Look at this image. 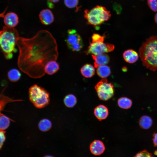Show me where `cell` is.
Listing matches in <instances>:
<instances>
[{"label": "cell", "mask_w": 157, "mask_h": 157, "mask_svg": "<svg viewBox=\"0 0 157 157\" xmlns=\"http://www.w3.org/2000/svg\"><path fill=\"white\" fill-rule=\"evenodd\" d=\"M119 106L121 108L128 109L130 108L132 104V100L126 97H122L119 98L117 101Z\"/></svg>", "instance_id": "obj_19"}, {"label": "cell", "mask_w": 157, "mask_h": 157, "mask_svg": "<svg viewBox=\"0 0 157 157\" xmlns=\"http://www.w3.org/2000/svg\"><path fill=\"white\" fill-rule=\"evenodd\" d=\"M152 118L147 115L142 116L139 120V125L141 128L144 129H149L152 126Z\"/></svg>", "instance_id": "obj_17"}, {"label": "cell", "mask_w": 157, "mask_h": 157, "mask_svg": "<svg viewBox=\"0 0 157 157\" xmlns=\"http://www.w3.org/2000/svg\"><path fill=\"white\" fill-rule=\"evenodd\" d=\"M60 69L58 63L55 60L48 62L44 67L45 73L49 75H53L57 72Z\"/></svg>", "instance_id": "obj_15"}, {"label": "cell", "mask_w": 157, "mask_h": 157, "mask_svg": "<svg viewBox=\"0 0 157 157\" xmlns=\"http://www.w3.org/2000/svg\"><path fill=\"white\" fill-rule=\"evenodd\" d=\"M97 72L99 77L104 78L109 76L111 73L110 69L109 67L106 65L97 67Z\"/></svg>", "instance_id": "obj_18"}, {"label": "cell", "mask_w": 157, "mask_h": 157, "mask_svg": "<svg viewBox=\"0 0 157 157\" xmlns=\"http://www.w3.org/2000/svg\"><path fill=\"white\" fill-rule=\"evenodd\" d=\"M139 51L143 65L151 70H157V36H152L147 40Z\"/></svg>", "instance_id": "obj_2"}, {"label": "cell", "mask_w": 157, "mask_h": 157, "mask_svg": "<svg viewBox=\"0 0 157 157\" xmlns=\"http://www.w3.org/2000/svg\"><path fill=\"white\" fill-rule=\"evenodd\" d=\"M4 22L6 26L14 28L18 23V17L17 15L15 13H8L4 17Z\"/></svg>", "instance_id": "obj_11"}, {"label": "cell", "mask_w": 157, "mask_h": 157, "mask_svg": "<svg viewBox=\"0 0 157 157\" xmlns=\"http://www.w3.org/2000/svg\"><path fill=\"white\" fill-rule=\"evenodd\" d=\"M18 66L30 77L38 78L45 74L44 67L51 60L56 61L58 52L55 38L48 31L42 30L31 38L19 37Z\"/></svg>", "instance_id": "obj_1"}, {"label": "cell", "mask_w": 157, "mask_h": 157, "mask_svg": "<svg viewBox=\"0 0 157 157\" xmlns=\"http://www.w3.org/2000/svg\"><path fill=\"white\" fill-rule=\"evenodd\" d=\"M22 101V100H13L6 97L1 96L0 97V112L3 109L5 105L8 103Z\"/></svg>", "instance_id": "obj_24"}, {"label": "cell", "mask_w": 157, "mask_h": 157, "mask_svg": "<svg viewBox=\"0 0 157 157\" xmlns=\"http://www.w3.org/2000/svg\"><path fill=\"white\" fill-rule=\"evenodd\" d=\"M94 113L97 118L101 121L106 118L108 115V111L106 106L100 105L94 108Z\"/></svg>", "instance_id": "obj_13"}, {"label": "cell", "mask_w": 157, "mask_h": 157, "mask_svg": "<svg viewBox=\"0 0 157 157\" xmlns=\"http://www.w3.org/2000/svg\"><path fill=\"white\" fill-rule=\"evenodd\" d=\"M65 40L69 49L74 45L83 42L81 36L74 29H70L68 30Z\"/></svg>", "instance_id": "obj_8"}, {"label": "cell", "mask_w": 157, "mask_h": 157, "mask_svg": "<svg viewBox=\"0 0 157 157\" xmlns=\"http://www.w3.org/2000/svg\"><path fill=\"white\" fill-rule=\"evenodd\" d=\"M6 132L4 130L0 129V149L2 148L6 140Z\"/></svg>", "instance_id": "obj_29"}, {"label": "cell", "mask_w": 157, "mask_h": 157, "mask_svg": "<svg viewBox=\"0 0 157 157\" xmlns=\"http://www.w3.org/2000/svg\"><path fill=\"white\" fill-rule=\"evenodd\" d=\"M89 148L91 154L95 156L101 155L104 153L106 149L103 142L98 140H94L90 144Z\"/></svg>", "instance_id": "obj_9"}, {"label": "cell", "mask_w": 157, "mask_h": 157, "mask_svg": "<svg viewBox=\"0 0 157 157\" xmlns=\"http://www.w3.org/2000/svg\"><path fill=\"white\" fill-rule=\"evenodd\" d=\"M109 11L102 6L97 5L90 10L84 11V17L88 24L94 26L99 25L110 18Z\"/></svg>", "instance_id": "obj_4"}, {"label": "cell", "mask_w": 157, "mask_h": 157, "mask_svg": "<svg viewBox=\"0 0 157 157\" xmlns=\"http://www.w3.org/2000/svg\"><path fill=\"white\" fill-rule=\"evenodd\" d=\"M48 1L51 3H55L58 2L60 0H47Z\"/></svg>", "instance_id": "obj_31"}, {"label": "cell", "mask_w": 157, "mask_h": 157, "mask_svg": "<svg viewBox=\"0 0 157 157\" xmlns=\"http://www.w3.org/2000/svg\"><path fill=\"white\" fill-rule=\"evenodd\" d=\"M19 33L14 28L4 26L0 31V49L7 59L12 58L13 53L17 50L15 48Z\"/></svg>", "instance_id": "obj_3"}, {"label": "cell", "mask_w": 157, "mask_h": 157, "mask_svg": "<svg viewBox=\"0 0 157 157\" xmlns=\"http://www.w3.org/2000/svg\"><path fill=\"white\" fill-rule=\"evenodd\" d=\"M10 118L1 113L0 114V129L5 130L9 126L10 123Z\"/></svg>", "instance_id": "obj_23"}, {"label": "cell", "mask_w": 157, "mask_h": 157, "mask_svg": "<svg viewBox=\"0 0 157 157\" xmlns=\"http://www.w3.org/2000/svg\"><path fill=\"white\" fill-rule=\"evenodd\" d=\"M98 96L101 100L107 101L114 95L115 90L113 85L104 78L98 82L95 86Z\"/></svg>", "instance_id": "obj_6"}, {"label": "cell", "mask_w": 157, "mask_h": 157, "mask_svg": "<svg viewBox=\"0 0 157 157\" xmlns=\"http://www.w3.org/2000/svg\"><path fill=\"white\" fill-rule=\"evenodd\" d=\"M52 125L51 121L47 119H41L38 123L39 129L43 132H47L49 131L51 128Z\"/></svg>", "instance_id": "obj_20"}, {"label": "cell", "mask_w": 157, "mask_h": 157, "mask_svg": "<svg viewBox=\"0 0 157 157\" xmlns=\"http://www.w3.org/2000/svg\"><path fill=\"white\" fill-rule=\"evenodd\" d=\"M114 46L112 44L102 42H92L88 47L86 53L96 55L113 51Z\"/></svg>", "instance_id": "obj_7"}, {"label": "cell", "mask_w": 157, "mask_h": 157, "mask_svg": "<svg viewBox=\"0 0 157 157\" xmlns=\"http://www.w3.org/2000/svg\"><path fill=\"white\" fill-rule=\"evenodd\" d=\"M44 157H54L51 156L47 155L45 156Z\"/></svg>", "instance_id": "obj_33"}, {"label": "cell", "mask_w": 157, "mask_h": 157, "mask_svg": "<svg viewBox=\"0 0 157 157\" xmlns=\"http://www.w3.org/2000/svg\"><path fill=\"white\" fill-rule=\"evenodd\" d=\"M64 102L67 107L72 108L76 104L77 99L74 95L70 94L67 95L65 97Z\"/></svg>", "instance_id": "obj_22"}, {"label": "cell", "mask_w": 157, "mask_h": 157, "mask_svg": "<svg viewBox=\"0 0 157 157\" xmlns=\"http://www.w3.org/2000/svg\"><path fill=\"white\" fill-rule=\"evenodd\" d=\"M92 42H103L104 37L97 33H94L92 36Z\"/></svg>", "instance_id": "obj_28"}, {"label": "cell", "mask_w": 157, "mask_h": 157, "mask_svg": "<svg viewBox=\"0 0 157 157\" xmlns=\"http://www.w3.org/2000/svg\"><path fill=\"white\" fill-rule=\"evenodd\" d=\"M65 5L69 8H73L75 7L78 5V0H64Z\"/></svg>", "instance_id": "obj_25"}, {"label": "cell", "mask_w": 157, "mask_h": 157, "mask_svg": "<svg viewBox=\"0 0 157 157\" xmlns=\"http://www.w3.org/2000/svg\"><path fill=\"white\" fill-rule=\"evenodd\" d=\"M28 95L30 101L37 108H43L49 103V93L45 89L36 84L29 88Z\"/></svg>", "instance_id": "obj_5"}, {"label": "cell", "mask_w": 157, "mask_h": 157, "mask_svg": "<svg viewBox=\"0 0 157 157\" xmlns=\"http://www.w3.org/2000/svg\"><path fill=\"white\" fill-rule=\"evenodd\" d=\"M39 17L42 23L46 25L51 24L54 20L53 13L50 10L48 9L41 10L39 13Z\"/></svg>", "instance_id": "obj_10"}, {"label": "cell", "mask_w": 157, "mask_h": 157, "mask_svg": "<svg viewBox=\"0 0 157 157\" xmlns=\"http://www.w3.org/2000/svg\"><path fill=\"white\" fill-rule=\"evenodd\" d=\"M92 56L94 61V66L96 68L98 66L105 65L108 64L110 61L109 56L105 53L98 55H92Z\"/></svg>", "instance_id": "obj_12"}, {"label": "cell", "mask_w": 157, "mask_h": 157, "mask_svg": "<svg viewBox=\"0 0 157 157\" xmlns=\"http://www.w3.org/2000/svg\"><path fill=\"white\" fill-rule=\"evenodd\" d=\"M147 4L152 10L157 11V0H147Z\"/></svg>", "instance_id": "obj_26"}, {"label": "cell", "mask_w": 157, "mask_h": 157, "mask_svg": "<svg viewBox=\"0 0 157 157\" xmlns=\"http://www.w3.org/2000/svg\"><path fill=\"white\" fill-rule=\"evenodd\" d=\"M21 73L16 69H13L9 71L8 74L9 79L11 81L15 82L20 78Z\"/></svg>", "instance_id": "obj_21"}, {"label": "cell", "mask_w": 157, "mask_h": 157, "mask_svg": "<svg viewBox=\"0 0 157 157\" xmlns=\"http://www.w3.org/2000/svg\"><path fill=\"white\" fill-rule=\"evenodd\" d=\"M133 157H154L152 154L146 150H144L137 153Z\"/></svg>", "instance_id": "obj_27"}, {"label": "cell", "mask_w": 157, "mask_h": 157, "mask_svg": "<svg viewBox=\"0 0 157 157\" xmlns=\"http://www.w3.org/2000/svg\"><path fill=\"white\" fill-rule=\"evenodd\" d=\"M153 141L154 146L157 147V133H154L153 134Z\"/></svg>", "instance_id": "obj_30"}, {"label": "cell", "mask_w": 157, "mask_h": 157, "mask_svg": "<svg viewBox=\"0 0 157 157\" xmlns=\"http://www.w3.org/2000/svg\"><path fill=\"white\" fill-rule=\"evenodd\" d=\"M154 20L156 23L157 24V13H156L155 15Z\"/></svg>", "instance_id": "obj_32"}, {"label": "cell", "mask_w": 157, "mask_h": 157, "mask_svg": "<svg viewBox=\"0 0 157 157\" xmlns=\"http://www.w3.org/2000/svg\"><path fill=\"white\" fill-rule=\"evenodd\" d=\"M82 75L86 78H90L94 74L95 69L94 67L90 64H87L84 65L81 69Z\"/></svg>", "instance_id": "obj_16"}, {"label": "cell", "mask_w": 157, "mask_h": 157, "mask_svg": "<svg viewBox=\"0 0 157 157\" xmlns=\"http://www.w3.org/2000/svg\"><path fill=\"white\" fill-rule=\"evenodd\" d=\"M139 56L137 52L131 49L125 51L123 54L124 60L130 63H133L136 62L139 58Z\"/></svg>", "instance_id": "obj_14"}]
</instances>
